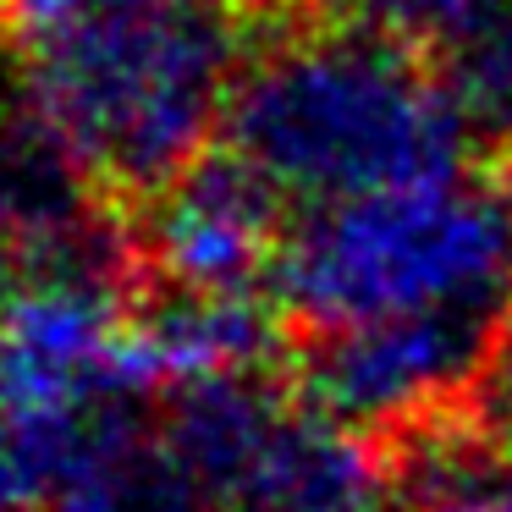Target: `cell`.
<instances>
[{
    "mask_svg": "<svg viewBox=\"0 0 512 512\" xmlns=\"http://www.w3.org/2000/svg\"><path fill=\"white\" fill-rule=\"evenodd\" d=\"M0 45L122 210L210 149L243 78L221 0H0Z\"/></svg>",
    "mask_w": 512,
    "mask_h": 512,
    "instance_id": "6da1fadb",
    "label": "cell"
},
{
    "mask_svg": "<svg viewBox=\"0 0 512 512\" xmlns=\"http://www.w3.org/2000/svg\"><path fill=\"white\" fill-rule=\"evenodd\" d=\"M221 133L303 210L441 177L474 155L430 56L347 17L276 28L243 61Z\"/></svg>",
    "mask_w": 512,
    "mask_h": 512,
    "instance_id": "7a4b0ae2",
    "label": "cell"
},
{
    "mask_svg": "<svg viewBox=\"0 0 512 512\" xmlns=\"http://www.w3.org/2000/svg\"><path fill=\"white\" fill-rule=\"evenodd\" d=\"M270 298L292 331H342L391 314L512 303V188L490 171L375 188L292 221Z\"/></svg>",
    "mask_w": 512,
    "mask_h": 512,
    "instance_id": "3957f363",
    "label": "cell"
},
{
    "mask_svg": "<svg viewBox=\"0 0 512 512\" xmlns=\"http://www.w3.org/2000/svg\"><path fill=\"white\" fill-rule=\"evenodd\" d=\"M160 435L215 512H386L391 501L380 441L314 408L287 369L188 380Z\"/></svg>",
    "mask_w": 512,
    "mask_h": 512,
    "instance_id": "277c9868",
    "label": "cell"
},
{
    "mask_svg": "<svg viewBox=\"0 0 512 512\" xmlns=\"http://www.w3.org/2000/svg\"><path fill=\"white\" fill-rule=\"evenodd\" d=\"M507 320L512 303H457L342 331H292L287 375L331 419L386 435L430 408L463 402Z\"/></svg>",
    "mask_w": 512,
    "mask_h": 512,
    "instance_id": "5b68a950",
    "label": "cell"
},
{
    "mask_svg": "<svg viewBox=\"0 0 512 512\" xmlns=\"http://www.w3.org/2000/svg\"><path fill=\"white\" fill-rule=\"evenodd\" d=\"M292 199L232 144L204 149L155 199L127 210L144 281L188 292H270Z\"/></svg>",
    "mask_w": 512,
    "mask_h": 512,
    "instance_id": "8992f818",
    "label": "cell"
},
{
    "mask_svg": "<svg viewBox=\"0 0 512 512\" xmlns=\"http://www.w3.org/2000/svg\"><path fill=\"white\" fill-rule=\"evenodd\" d=\"M397 512H512V446L463 402L375 435Z\"/></svg>",
    "mask_w": 512,
    "mask_h": 512,
    "instance_id": "52a82bcc",
    "label": "cell"
},
{
    "mask_svg": "<svg viewBox=\"0 0 512 512\" xmlns=\"http://www.w3.org/2000/svg\"><path fill=\"white\" fill-rule=\"evenodd\" d=\"M430 67L474 133V149H485L490 166L512 155V0H479L430 50Z\"/></svg>",
    "mask_w": 512,
    "mask_h": 512,
    "instance_id": "ba28073f",
    "label": "cell"
},
{
    "mask_svg": "<svg viewBox=\"0 0 512 512\" xmlns=\"http://www.w3.org/2000/svg\"><path fill=\"white\" fill-rule=\"evenodd\" d=\"M45 512H215V501L166 452L160 424H144L89 468H78Z\"/></svg>",
    "mask_w": 512,
    "mask_h": 512,
    "instance_id": "9c48e42d",
    "label": "cell"
},
{
    "mask_svg": "<svg viewBox=\"0 0 512 512\" xmlns=\"http://www.w3.org/2000/svg\"><path fill=\"white\" fill-rule=\"evenodd\" d=\"M479 0H331V17H347L358 28H375V34L413 45L430 56Z\"/></svg>",
    "mask_w": 512,
    "mask_h": 512,
    "instance_id": "30bf717a",
    "label": "cell"
},
{
    "mask_svg": "<svg viewBox=\"0 0 512 512\" xmlns=\"http://www.w3.org/2000/svg\"><path fill=\"white\" fill-rule=\"evenodd\" d=\"M45 507H50V479L34 457V441L0 408V512H45Z\"/></svg>",
    "mask_w": 512,
    "mask_h": 512,
    "instance_id": "8fae6325",
    "label": "cell"
},
{
    "mask_svg": "<svg viewBox=\"0 0 512 512\" xmlns=\"http://www.w3.org/2000/svg\"><path fill=\"white\" fill-rule=\"evenodd\" d=\"M468 408L512 446V320L501 325L496 347H490V364L479 369L474 391H468Z\"/></svg>",
    "mask_w": 512,
    "mask_h": 512,
    "instance_id": "7c38bea8",
    "label": "cell"
},
{
    "mask_svg": "<svg viewBox=\"0 0 512 512\" xmlns=\"http://www.w3.org/2000/svg\"><path fill=\"white\" fill-rule=\"evenodd\" d=\"M23 287H28V254H23V243H17L12 226L0 221V320H6V309L17 303Z\"/></svg>",
    "mask_w": 512,
    "mask_h": 512,
    "instance_id": "4fadbf2b",
    "label": "cell"
},
{
    "mask_svg": "<svg viewBox=\"0 0 512 512\" xmlns=\"http://www.w3.org/2000/svg\"><path fill=\"white\" fill-rule=\"evenodd\" d=\"M496 171H501V177L512 182V155H501V160H496Z\"/></svg>",
    "mask_w": 512,
    "mask_h": 512,
    "instance_id": "5bb4252c",
    "label": "cell"
},
{
    "mask_svg": "<svg viewBox=\"0 0 512 512\" xmlns=\"http://www.w3.org/2000/svg\"><path fill=\"white\" fill-rule=\"evenodd\" d=\"M391 512H397V507H391Z\"/></svg>",
    "mask_w": 512,
    "mask_h": 512,
    "instance_id": "9a60e30c",
    "label": "cell"
}]
</instances>
